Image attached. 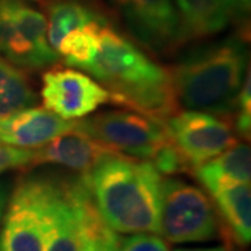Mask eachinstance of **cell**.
<instances>
[{
  "mask_svg": "<svg viewBox=\"0 0 251 251\" xmlns=\"http://www.w3.org/2000/svg\"><path fill=\"white\" fill-rule=\"evenodd\" d=\"M99 81L110 102L165 123L177 113L179 102L166 69L106 23L95 59L84 69Z\"/></svg>",
  "mask_w": 251,
  "mask_h": 251,
  "instance_id": "cell-1",
  "label": "cell"
},
{
  "mask_svg": "<svg viewBox=\"0 0 251 251\" xmlns=\"http://www.w3.org/2000/svg\"><path fill=\"white\" fill-rule=\"evenodd\" d=\"M85 180L99 212L115 232L161 234L162 177L151 162L112 152Z\"/></svg>",
  "mask_w": 251,
  "mask_h": 251,
  "instance_id": "cell-2",
  "label": "cell"
},
{
  "mask_svg": "<svg viewBox=\"0 0 251 251\" xmlns=\"http://www.w3.org/2000/svg\"><path fill=\"white\" fill-rule=\"evenodd\" d=\"M176 99L187 110L227 116L249 73V50L237 36L197 48L171 69Z\"/></svg>",
  "mask_w": 251,
  "mask_h": 251,
  "instance_id": "cell-3",
  "label": "cell"
},
{
  "mask_svg": "<svg viewBox=\"0 0 251 251\" xmlns=\"http://www.w3.org/2000/svg\"><path fill=\"white\" fill-rule=\"evenodd\" d=\"M63 181L29 176L18 183L0 222V251H46L53 233Z\"/></svg>",
  "mask_w": 251,
  "mask_h": 251,
  "instance_id": "cell-4",
  "label": "cell"
},
{
  "mask_svg": "<svg viewBox=\"0 0 251 251\" xmlns=\"http://www.w3.org/2000/svg\"><path fill=\"white\" fill-rule=\"evenodd\" d=\"M74 130L122 155L151 161L171 141L166 126L134 110H109L75 122Z\"/></svg>",
  "mask_w": 251,
  "mask_h": 251,
  "instance_id": "cell-5",
  "label": "cell"
},
{
  "mask_svg": "<svg viewBox=\"0 0 251 251\" xmlns=\"http://www.w3.org/2000/svg\"><path fill=\"white\" fill-rule=\"evenodd\" d=\"M218 230L215 206L201 188L175 177L162 180L161 234L168 242H208Z\"/></svg>",
  "mask_w": 251,
  "mask_h": 251,
  "instance_id": "cell-6",
  "label": "cell"
},
{
  "mask_svg": "<svg viewBox=\"0 0 251 251\" xmlns=\"http://www.w3.org/2000/svg\"><path fill=\"white\" fill-rule=\"evenodd\" d=\"M0 57L29 70L57 62L59 54L48 42L45 16L20 0H0Z\"/></svg>",
  "mask_w": 251,
  "mask_h": 251,
  "instance_id": "cell-7",
  "label": "cell"
},
{
  "mask_svg": "<svg viewBox=\"0 0 251 251\" xmlns=\"http://www.w3.org/2000/svg\"><path fill=\"white\" fill-rule=\"evenodd\" d=\"M131 35L153 53L168 54L183 42L175 0H109Z\"/></svg>",
  "mask_w": 251,
  "mask_h": 251,
  "instance_id": "cell-8",
  "label": "cell"
},
{
  "mask_svg": "<svg viewBox=\"0 0 251 251\" xmlns=\"http://www.w3.org/2000/svg\"><path fill=\"white\" fill-rule=\"evenodd\" d=\"M166 130L191 168H197L237 144L232 127L215 115L184 110L169 117Z\"/></svg>",
  "mask_w": 251,
  "mask_h": 251,
  "instance_id": "cell-9",
  "label": "cell"
},
{
  "mask_svg": "<svg viewBox=\"0 0 251 251\" xmlns=\"http://www.w3.org/2000/svg\"><path fill=\"white\" fill-rule=\"evenodd\" d=\"M41 97L44 106L64 120L90 116L110 102L109 92L92 77L70 69L44 74Z\"/></svg>",
  "mask_w": 251,
  "mask_h": 251,
  "instance_id": "cell-10",
  "label": "cell"
},
{
  "mask_svg": "<svg viewBox=\"0 0 251 251\" xmlns=\"http://www.w3.org/2000/svg\"><path fill=\"white\" fill-rule=\"evenodd\" d=\"M75 122L64 120L45 108H27L0 119V143L36 150L74 128Z\"/></svg>",
  "mask_w": 251,
  "mask_h": 251,
  "instance_id": "cell-11",
  "label": "cell"
},
{
  "mask_svg": "<svg viewBox=\"0 0 251 251\" xmlns=\"http://www.w3.org/2000/svg\"><path fill=\"white\" fill-rule=\"evenodd\" d=\"M184 41L212 36L246 14L249 0H175Z\"/></svg>",
  "mask_w": 251,
  "mask_h": 251,
  "instance_id": "cell-12",
  "label": "cell"
},
{
  "mask_svg": "<svg viewBox=\"0 0 251 251\" xmlns=\"http://www.w3.org/2000/svg\"><path fill=\"white\" fill-rule=\"evenodd\" d=\"M66 190L78 225L82 251H116L120 236L99 212L85 176L66 180Z\"/></svg>",
  "mask_w": 251,
  "mask_h": 251,
  "instance_id": "cell-13",
  "label": "cell"
},
{
  "mask_svg": "<svg viewBox=\"0 0 251 251\" xmlns=\"http://www.w3.org/2000/svg\"><path fill=\"white\" fill-rule=\"evenodd\" d=\"M112 152L115 151L73 128L72 131L59 135L50 143L34 150L32 166L52 163L77 172L81 176H87L99 162Z\"/></svg>",
  "mask_w": 251,
  "mask_h": 251,
  "instance_id": "cell-14",
  "label": "cell"
},
{
  "mask_svg": "<svg viewBox=\"0 0 251 251\" xmlns=\"http://www.w3.org/2000/svg\"><path fill=\"white\" fill-rule=\"evenodd\" d=\"M194 173L211 194L229 184L250 183V148L246 144H236L215 158L194 168Z\"/></svg>",
  "mask_w": 251,
  "mask_h": 251,
  "instance_id": "cell-15",
  "label": "cell"
},
{
  "mask_svg": "<svg viewBox=\"0 0 251 251\" xmlns=\"http://www.w3.org/2000/svg\"><path fill=\"white\" fill-rule=\"evenodd\" d=\"M226 225L243 246L251 239V191L250 183H237L221 187L211 194Z\"/></svg>",
  "mask_w": 251,
  "mask_h": 251,
  "instance_id": "cell-16",
  "label": "cell"
},
{
  "mask_svg": "<svg viewBox=\"0 0 251 251\" xmlns=\"http://www.w3.org/2000/svg\"><path fill=\"white\" fill-rule=\"evenodd\" d=\"M106 18L82 0H52L48 4V42L57 53L62 39L74 29Z\"/></svg>",
  "mask_w": 251,
  "mask_h": 251,
  "instance_id": "cell-17",
  "label": "cell"
},
{
  "mask_svg": "<svg viewBox=\"0 0 251 251\" xmlns=\"http://www.w3.org/2000/svg\"><path fill=\"white\" fill-rule=\"evenodd\" d=\"M38 103L35 91L16 66L0 57V119Z\"/></svg>",
  "mask_w": 251,
  "mask_h": 251,
  "instance_id": "cell-18",
  "label": "cell"
},
{
  "mask_svg": "<svg viewBox=\"0 0 251 251\" xmlns=\"http://www.w3.org/2000/svg\"><path fill=\"white\" fill-rule=\"evenodd\" d=\"M108 20L95 21L85 27L69 32L59 44L57 54L62 56L67 66L84 70L98 53L100 46V32Z\"/></svg>",
  "mask_w": 251,
  "mask_h": 251,
  "instance_id": "cell-19",
  "label": "cell"
},
{
  "mask_svg": "<svg viewBox=\"0 0 251 251\" xmlns=\"http://www.w3.org/2000/svg\"><path fill=\"white\" fill-rule=\"evenodd\" d=\"M46 251H82L78 225L63 181V194L56 212L54 229Z\"/></svg>",
  "mask_w": 251,
  "mask_h": 251,
  "instance_id": "cell-20",
  "label": "cell"
},
{
  "mask_svg": "<svg viewBox=\"0 0 251 251\" xmlns=\"http://www.w3.org/2000/svg\"><path fill=\"white\" fill-rule=\"evenodd\" d=\"M150 162L161 175H176L191 169L190 163L184 159V156L172 143V140L166 145H163Z\"/></svg>",
  "mask_w": 251,
  "mask_h": 251,
  "instance_id": "cell-21",
  "label": "cell"
},
{
  "mask_svg": "<svg viewBox=\"0 0 251 251\" xmlns=\"http://www.w3.org/2000/svg\"><path fill=\"white\" fill-rule=\"evenodd\" d=\"M251 85H250V74L246 77L243 82L242 90L237 95L236 103H234V116H236V130L237 133L249 138L251 131Z\"/></svg>",
  "mask_w": 251,
  "mask_h": 251,
  "instance_id": "cell-22",
  "label": "cell"
},
{
  "mask_svg": "<svg viewBox=\"0 0 251 251\" xmlns=\"http://www.w3.org/2000/svg\"><path fill=\"white\" fill-rule=\"evenodd\" d=\"M116 251H171L159 236L151 233L131 234L120 237Z\"/></svg>",
  "mask_w": 251,
  "mask_h": 251,
  "instance_id": "cell-23",
  "label": "cell"
},
{
  "mask_svg": "<svg viewBox=\"0 0 251 251\" xmlns=\"http://www.w3.org/2000/svg\"><path fill=\"white\" fill-rule=\"evenodd\" d=\"M34 150H24L0 143V173L32 166Z\"/></svg>",
  "mask_w": 251,
  "mask_h": 251,
  "instance_id": "cell-24",
  "label": "cell"
},
{
  "mask_svg": "<svg viewBox=\"0 0 251 251\" xmlns=\"http://www.w3.org/2000/svg\"><path fill=\"white\" fill-rule=\"evenodd\" d=\"M6 205H7V188L3 183H0V222H1Z\"/></svg>",
  "mask_w": 251,
  "mask_h": 251,
  "instance_id": "cell-25",
  "label": "cell"
},
{
  "mask_svg": "<svg viewBox=\"0 0 251 251\" xmlns=\"http://www.w3.org/2000/svg\"><path fill=\"white\" fill-rule=\"evenodd\" d=\"M175 251H230L225 246H216V247H201V249H176Z\"/></svg>",
  "mask_w": 251,
  "mask_h": 251,
  "instance_id": "cell-26",
  "label": "cell"
}]
</instances>
